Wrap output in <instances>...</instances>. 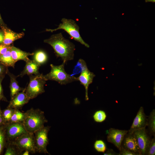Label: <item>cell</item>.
<instances>
[{
  "label": "cell",
  "mask_w": 155,
  "mask_h": 155,
  "mask_svg": "<svg viewBox=\"0 0 155 155\" xmlns=\"http://www.w3.org/2000/svg\"><path fill=\"white\" fill-rule=\"evenodd\" d=\"M4 124H5L2 115L1 111L0 110V126Z\"/></svg>",
  "instance_id": "35"
},
{
  "label": "cell",
  "mask_w": 155,
  "mask_h": 155,
  "mask_svg": "<svg viewBox=\"0 0 155 155\" xmlns=\"http://www.w3.org/2000/svg\"><path fill=\"white\" fill-rule=\"evenodd\" d=\"M15 109L7 107L6 108L1 110L5 124L9 123Z\"/></svg>",
  "instance_id": "25"
},
{
  "label": "cell",
  "mask_w": 155,
  "mask_h": 155,
  "mask_svg": "<svg viewBox=\"0 0 155 155\" xmlns=\"http://www.w3.org/2000/svg\"><path fill=\"white\" fill-rule=\"evenodd\" d=\"M104 155H119V154L117 153L111 149H108L107 151L104 153Z\"/></svg>",
  "instance_id": "33"
},
{
  "label": "cell",
  "mask_w": 155,
  "mask_h": 155,
  "mask_svg": "<svg viewBox=\"0 0 155 155\" xmlns=\"http://www.w3.org/2000/svg\"><path fill=\"white\" fill-rule=\"evenodd\" d=\"M155 154V137L152 139L146 154V155H154Z\"/></svg>",
  "instance_id": "28"
},
{
  "label": "cell",
  "mask_w": 155,
  "mask_h": 155,
  "mask_svg": "<svg viewBox=\"0 0 155 155\" xmlns=\"http://www.w3.org/2000/svg\"><path fill=\"white\" fill-rule=\"evenodd\" d=\"M44 42L52 47L57 57L60 58L63 62L65 63L73 59L75 46L65 38L61 33L53 34Z\"/></svg>",
  "instance_id": "1"
},
{
  "label": "cell",
  "mask_w": 155,
  "mask_h": 155,
  "mask_svg": "<svg viewBox=\"0 0 155 155\" xmlns=\"http://www.w3.org/2000/svg\"><path fill=\"white\" fill-rule=\"evenodd\" d=\"M134 135L140 149L141 155H145L152 139L146 128L134 131Z\"/></svg>",
  "instance_id": "8"
},
{
  "label": "cell",
  "mask_w": 155,
  "mask_h": 155,
  "mask_svg": "<svg viewBox=\"0 0 155 155\" xmlns=\"http://www.w3.org/2000/svg\"><path fill=\"white\" fill-rule=\"evenodd\" d=\"M50 128V126H44L34 133L36 152L50 154L46 147L49 144L48 133Z\"/></svg>",
  "instance_id": "6"
},
{
  "label": "cell",
  "mask_w": 155,
  "mask_h": 155,
  "mask_svg": "<svg viewBox=\"0 0 155 155\" xmlns=\"http://www.w3.org/2000/svg\"><path fill=\"white\" fill-rule=\"evenodd\" d=\"M145 1L146 2H152L154 3L155 2V0H145Z\"/></svg>",
  "instance_id": "38"
},
{
  "label": "cell",
  "mask_w": 155,
  "mask_h": 155,
  "mask_svg": "<svg viewBox=\"0 0 155 155\" xmlns=\"http://www.w3.org/2000/svg\"><path fill=\"white\" fill-rule=\"evenodd\" d=\"M0 62L7 67H11L14 68L16 63L12 57L10 48L5 53L0 55Z\"/></svg>",
  "instance_id": "19"
},
{
  "label": "cell",
  "mask_w": 155,
  "mask_h": 155,
  "mask_svg": "<svg viewBox=\"0 0 155 155\" xmlns=\"http://www.w3.org/2000/svg\"><path fill=\"white\" fill-rule=\"evenodd\" d=\"M8 70L7 67L0 62V78L3 77L5 74L7 73Z\"/></svg>",
  "instance_id": "31"
},
{
  "label": "cell",
  "mask_w": 155,
  "mask_h": 155,
  "mask_svg": "<svg viewBox=\"0 0 155 155\" xmlns=\"http://www.w3.org/2000/svg\"><path fill=\"white\" fill-rule=\"evenodd\" d=\"M147 125V117L142 106H141L134 119L128 132L132 133L135 130L146 128Z\"/></svg>",
  "instance_id": "12"
},
{
  "label": "cell",
  "mask_w": 155,
  "mask_h": 155,
  "mask_svg": "<svg viewBox=\"0 0 155 155\" xmlns=\"http://www.w3.org/2000/svg\"><path fill=\"white\" fill-rule=\"evenodd\" d=\"M106 115L103 111L100 110L96 112L94 114L93 118L94 121L97 122L101 123L106 119Z\"/></svg>",
  "instance_id": "26"
},
{
  "label": "cell",
  "mask_w": 155,
  "mask_h": 155,
  "mask_svg": "<svg viewBox=\"0 0 155 155\" xmlns=\"http://www.w3.org/2000/svg\"><path fill=\"white\" fill-rule=\"evenodd\" d=\"M11 45H7L3 43L0 44V55L5 53L10 48Z\"/></svg>",
  "instance_id": "30"
},
{
  "label": "cell",
  "mask_w": 155,
  "mask_h": 155,
  "mask_svg": "<svg viewBox=\"0 0 155 155\" xmlns=\"http://www.w3.org/2000/svg\"><path fill=\"white\" fill-rule=\"evenodd\" d=\"M7 140L5 134V125L0 126V155L3 152L6 144Z\"/></svg>",
  "instance_id": "24"
},
{
  "label": "cell",
  "mask_w": 155,
  "mask_h": 155,
  "mask_svg": "<svg viewBox=\"0 0 155 155\" xmlns=\"http://www.w3.org/2000/svg\"><path fill=\"white\" fill-rule=\"evenodd\" d=\"M61 22L57 28L46 29V31L53 32L59 30H63L74 40L87 48L89 47V45L84 41L81 36L79 31L80 27L75 21L71 19L63 18L61 19Z\"/></svg>",
  "instance_id": "3"
},
{
  "label": "cell",
  "mask_w": 155,
  "mask_h": 155,
  "mask_svg": "<svg viewBox=\"0 0 155 155\" xmlns=\"http://www.w3.org/2000/svg\"><path fill=\"white\" fill-rule=\"evenodd\" d=\"M33 60L40 66L45 63L48 60V56L44 51L39 50L34 53Z\"/></svg>",
  "instance_id": "21"
},
{
  "label": "cell",
  "mask_w": 155,
  "mask_h": 155,
  "mask_svg": "<svg viewBox=\"0 0 155 155\" xmlns=\"http://www.w3.org/2000/svg\"><path fill=\"white\" fill-rule=\"evenodd\" d=\"M40 66L33 60L30 59L26 62V64L24 69L18 75L19 77H22L26 75H37L40 73L39 69Z\"/></svg>",
  "instance_id": "16"
},
{
  "label": "cell",
  "mask_w": 155,
  "mask_h": 155,
  "mask_svg": "<svg viewBox=\"0 0 155 155\" xmlns=\"http://www.w3.org/2000/svg\"><path fill=\"white\" fill-rule=\"evenodd\" d=\"M7 73L10 78V82L9 88L10 91V97L11 98L20 91L24 90L25 88H21L19 85L18 82L16 80L17 78L19 77L18 75L16 76L14 75L13 74L11 73L8 70H7Z\"/></svg>",
  "instance_id": "18"
},
{
  "label": "cell",
  "mask_w": 155,
  "mask_h": 155,
  "mask_svg": "<svg viewBox=\"0 0 155 155\" xmlns=\"http://www.w3.org/2000/svg\"><path fill=\"white\" fill-rule=\"evenodd\" d=\"M1 100H2V99H1V98L0 97V101ZM0 110H1V108H0Z\"/></svg>",
  "instance_id": "39"
},
{
  "label": "cell",
  "mask_w": 155,
  "mask_h": 155,
  "mask_svg": "<svg viewBox=\"0 0 155 155\" xmlns=\"http://www.w3.org/2000/svg\"><path fill=\"white\" fill-rule=\"evenodd\" d=\"M31 154L30 152L28 150H24L22 152L20 155H28Z\"/></svg>",
  "instance_id": "36"
},
{
  "label": "cell",
  "mask_w": 155,
  "mask_h": 155,
  "mask_svg": "<svg viewBox=\"0 0 155 155\" xmlns=\"http://www.w3.org/2000/svg\"><path fill=\"white\" fill-rule=\"evenodd\" d=\"M4 24L0 14V26L4 25Z\"/></svg>",
  "instance_id": "37"
},
{
  "label": "cell",
  "mask_w": 155,
  "mask_h": 155,
  "mask_svg": "<svg viewBox=\"0 0 155 155\" xmlns=\"http://www.w3.org/2000/svg\"><path fill=\"white\" fill-rule=\"evenodd\" d=\"M4 155H20L21 152L18 147L11 142H7Z\"/></svg>",
  "instance_id": "23"
},
{
  "label": "cell",
  "mask_w": 155,
  "mask_h": 155,
  "mask_svg": "<svg viewBox=\"0 0 155 155\" xmlns=\"http://www.w3.org/2000/svg\"><path fill=\"white\" fill-rule=\"evenodd\" d=\"M119 155H138V154L130 150L126 149L121 146L119 150Z\"/></svg>",
  "instance_id": "29"
},
{
  "label": "cell",
  "mask_w": 155,
  "mask_h": 155,
  "mask_svg": "<svg viewBox=\"0 0 155 155\" xmlns=\"http://www.w3.org/2000/svg\"><path fill=\"white\" fill-rule=\"evenodd\" d=\"M82 68L80 75L77 77L78 81L84 87L85 90V99L86 100L89 99L88 90L89 85L92 83L95 75L91 72L88 69L86 62L83 59H81Z\"/></svg>",
  "instance_id": "10"
},
{
  "label": "cell",
  "mask_w": 155,
  "mask_h": 155,
  "mask_svg": "<svg viewBox=\"0 0 155 155\" xmlns=\"http://www.w3.org/2000/svg\"><path fill=\"white\" fill-rule=\"evenodd\" d=\"M128 131L110 128L107 136L108 142L113 144L120 150L121 144L125 135Z\"/></svg>",
  "instance_id": "11"
},
{
  "label": "cell",
  "mask_w": 155,
  "mask_h": 155,
  "mask_svg": "<svg viewBox=\"0 0 155 155\" xmlns=\"http://www.w3.org/2000/svg\"><path fill=\"white\" fill-rule=\"evenodd\" d=\"M10 51L12 58L15 63L21 60L26 62L30 59L28 56L33 55L34 53L22 51L13 46H11Z\"/></svg>",
  "instance_id": "17"
},
{
  "label": "cell",
  "mask_w": 155,
  "mask_h": 155,
  "mask_svg": "<svg viewBox=\"0 0 155 155\" xmlns=\"http://www.w3.org/2000/svg\"><path fill=\"white\" fill-rule=\"evenodd\" d=\"M121 146L137 154L138 155H141L137 141L133 133H127L124 137Z\"/></svg>",
  "instance_id": "13"
},
{
  "label": "cell",
  "mask_w": 155,
  "mask_h": 155,
  "mask_svg": "<svg viewBox=\"0 0 155 155\" xmlns=\"http://www.w3.org/2000/svg\"><path fill=\"white\" fill-rule=\"evenodd\" d=\"M5 125L7 142H12L18 137L28 132L22 123H9Z\"/></svg>",
  "instance_id": "9"
},
{
  "label": "cell",
  "mask_w": 155,
  "mask_h": 155,
  "mask_svg": "<svg viewBox=\"0 0 155 155\" xmlns=\"http://www.w3.org/2000/svg\"><path fill=\"white\" fill-rule=\"evenodd\" d=\"M150 135L155 137V110H153L147 118V125Z\"/></svg>",
  "instance_id": "20"
},
{
  "label": "cell",
  "mask_w": 155,
  "mask_h": 155,
  "mask_svg": "<svg viewBox=\"0 0 155 155\" xmlns=\"http://www.w3.org/2000/svg\"><path fill=\"white\" fill-rule=\"evenodd\" d=\"M65 63H63L59 65H50V72L44 77L46 81L51 80L56 81L61 85H66L74 81H78L77 77L67 73L65 70Z\"/></svg>",
  "instance_id": "4"
},
{
  "label": "cell",
  "mask_w": 155,
  "mask_h": 155,
  "mask_svg": "<svg viewBox=\"0 0 155 155\" xmlns=\"http://www.w3.org/2000/svg\"><path fill=\"white\" fill-rule=\"evenodd\" d=\"M25 89L19 92L12 98L7 107L15 109H20L28 102L30 100L25 92Z\"/></svg>",
  "instance_id": "14"
},
{
  "label": "cell",
  "mask_w": 155,
  "mask_h": 155,
  "mask_svg": "<svg viewBox=\"0 0 155 155\" xmlns=\"http://www.w3.org/2000/svg\"><path fill=\"white\" fill-rule=\"evenodd\" d=\"M0 27L4 32V39L3 43L4 44L11 45L15 41L22 38L24 36V32H15L5 25Z\"/></svg>",
  "instance_id": "15"
},
{
  "label": "cell",
  "mask_w": 155,
  "mask_h": 155,
  "mask_svg": "<svg viewBox=\"0 0 155 155\" xmlns=\"http://www.w3.org/2000/svg\"><path fill=\"white\" fill-rule=\"evenodd\" d=\"M26 117V112H23L19 110V109H15L9 123H23Z\"/></svg>",
  "instance_id": "22"
},
{
  "label": "cell",
  "mask_w": 155,
  "mask_h": 155,
  "mask_svg": "<svg viewBox=\"0 0 155 155\" xmlns=\"http://www.w3.org/2000/svg\"><path fill=\"white\" fill-rule=\"evenodd\" d=\"M94 147L96 150L99 152L104 153L106 149L105 143L101 140H96L94 143Z\"/></svg>",
  "instance_id": "27"
},
{
  "label": "cell",
  "mask_w": 155,
  "mask_h": 155,
  "mask_svg": "<svg viewBox=\"0 0 155 155\" xmlns=\"http://www.w3.org/2000/svg\"><path fill=\"white\" fill-rule=\"evenodd\" d=\"M25 112L26 117L23 123L29 133H34L43 127L44 124L48 122L44 112L39 109L32 108Z\"/></svg>",
  "instance_id": "2"
},
{
  "label": "cell",
  "mask_w": 155,
  "mask_h": 155,
  "mask_svg": "<svg viewBox=\"0 0 155 155\" xmlns=\"http://www.w3.org/2000/svg\"><path fill=\"white\" fill-rule=\"evenodd\" d=\"M3 77H2L0 78V97L1 98L2 100H4L5 101H7L6 99L3 95V89L1 84L2 81L3 79Z\"/></svg>",
  "instance_id": "32"
},
{
  "label": "cell",
  "mask_w": 155,
  "mask_h": 155,
  "mask_svg": "<svg viewBox=\"0 0 155 155\" xmlns=\"http://www.w3.org/2000/svg\"><path fill=\"white\" fill-rule=\"evenodd\" d=\"M30 81L25 92L30 99H34L45 92L44 85L46 81L42 73L29 75Z\"/></svg>",
  "instance_id": "5"
},
{
  "label": "cell",
  "mask_w": 155,
  "mask_h": 155,
  "mask_svg": "<svg viewBox=\"0 0 155 155\" xmlns=\"http://www.w3.org/2000/svg\"><path fill=\"white\" fill-rule=\"evenodd\" d=\"M11 142L18 147L21 152L24 150H28L32 154L36 152L34 133H25Z\"/></svg>",
  "instance_id": "7"
},
{
  "label": "cell",
  "mask_w": 155,
  "mask_h": 155,
  "mask_svg": "<svg viewBox=\"0 0 155 155\" xmlns=\"http://www.w3.org/2000/svg\"><path fill=\"white\" fill-rule=\"evenodd\" d=\"M4 39V34L2 30L0 29V44L3 43Z\"/></svg>",
  "instance_id": "34"
}]
</instances>
